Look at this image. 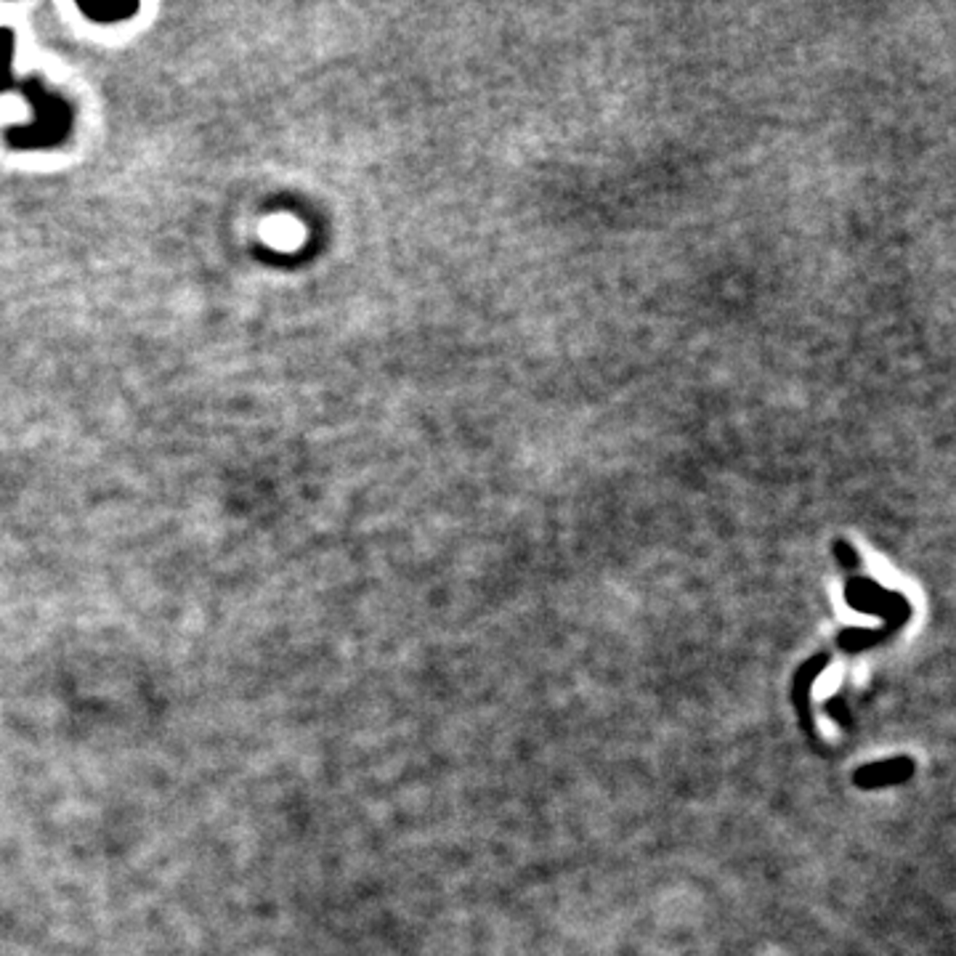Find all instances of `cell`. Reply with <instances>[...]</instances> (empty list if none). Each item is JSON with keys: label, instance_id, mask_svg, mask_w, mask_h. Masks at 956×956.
<instances>
[{"label": "cell", "instance_id": "cell-1", "mask_svg": "<svg viewBox=\"0 0 956 956\" xmlns=\"http://www.w3.org/2000/svg\"><path fill=\"white\" fill-rule=\"evenodd\" d=\"M912 773V763L909 760H898V763L893 765V763H882V765H869V767H864L858 775H856V781L861 783V786H880V783H885V781H898V778H906Z\"/></svg>", "mask_w": 956, "mask_h": 956}]
</instances>
